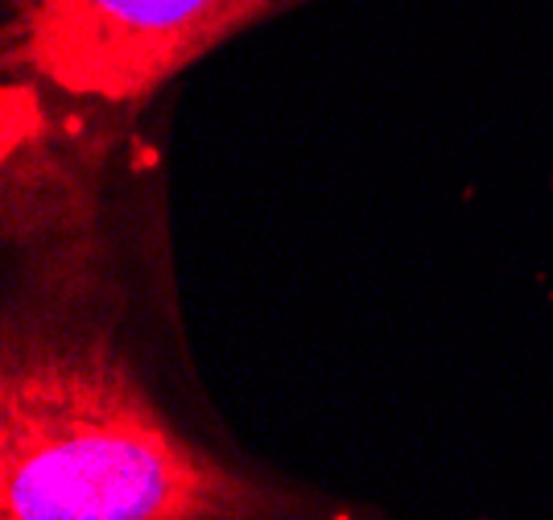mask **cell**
I'll return each mask as SVG.
<instances>
[{"instance_id":"6da1fadb","label":"cell","mask_w":553,"mask_h":520,"mask_svg":"<svg viewBox=\"0 0 553 520\" xmlns=\"http://www.w3.org/2000/svg\"><path fill=\"white\" fill-rule=\"evenodd\" d=\"M66 281L12 306L0 355V520H260L277 496L186 434Z\"/></svg>"},{"instance_id":"7a4b0ae2","label":"cell","mask_w":553,"mask_h":520,"mask_svg":"<svg viewBox=\"0 0 553 520\" xmlns=\"http://www.w3.org/2000/svg\"><path fill=\"white\" fill-rule=\"evenodd\" d=\"M322 0H0V74L128 120L198 62Z\"/></svg>"}]
</instances>
